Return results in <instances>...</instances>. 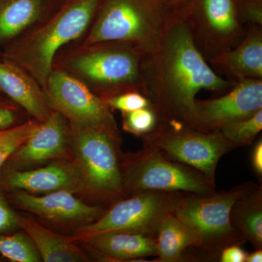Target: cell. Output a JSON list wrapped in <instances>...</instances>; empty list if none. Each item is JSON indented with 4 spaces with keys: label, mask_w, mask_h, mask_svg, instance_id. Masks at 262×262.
Masks as SVG:
<instances>
[{
    "label": "cell",
    "mask_w": 262,
    "mask_h": 262,
    "mask_svg": "<svg viewBox=\"0 0 262 262\" xmlns=\"http://www.w3.org/2000/svg\"><path fill=\"white\" fill-rule=\"evenodd\" d=\"M185 192L142 191L111 205L99 219L70 236L76 243L106 232L142 234L155 239L165 219L175 211Z\"/></svg>",
    "instance_id": "8"
},
{
    "label": "cell",
    "mask_w": 262,
    "mask_h": 262,
    "mask_svg": "<svg viewBox=\"0 0 262 262\" xmlns=\"http://www.w3.org/2000/svg\"><path fill=\"white\" fill-rule=\"evenodd\" d=\"M232 227L255 249H262V187L256 184L234 203L230 213Z\"/></svg>",
    "instance_id": "20"
},
{
    "label": "cell",
    "mask_w": 262,
    "mask_h": 262,
    "mask_svg": "<svg viewBox=\"0 0 262 262\" xmlns=\"http://www.w3.org/2000/svg\"><path fill=\"white\" fill-rule=\"evenodd\" d=\"M262 249H255L253 252L248 253L246 262H261Z\"/></svg>",
    "instance_id": "34"
},
{
    "label": "cell",
    "mask_w": 262,
    "mask_h": 262,
    "mask_svg": "<svg viewBox=\"0 0 262 262\" xmlns=\"http://www.w3.org/2000/svg\"><path fill=\"white\" fill-rule=\"evenodd\" d=\"M18 213L13 211L5 193L0 191V234H10L20 229Z\"/></svg>",
    "instance_id": "29"
},
{
    "label": "cell",
    "mask_w": 262,
    "mask_h": 262,
    "mask_svg": "<svg viewBox=\"0 0 262 262\" xmlns=\"http://www.w3.org/2000/svg\"><path fill=\"white\" fill-rule=\"evenodd\" d=\"M171 16L162 0H105L84 45L120 43L145 54Z\"/></svg>",
    "instance_id": "3"
},
{
    "label": "cell",
    "mask_w": 262,
    "mask_h": 262,
    "mask_svg": "<svg viewBox=\"0 0 262 262\" xmlns=\"http://www.w3.org/2000/svg\"><path fill=\"white\" fill-rule=\"evenodd\" d=\"M58 190L83 192L80 170L74 160H54L34 170H0V191L49 193Z\"/></svg>",
    "instance_id": "15"
},
{
    "label": "cell",
    "mask_w": 262,
    "mask_h": 262,
    "mask_svg": "<svg viewBox=\"0 0 262 262\" xmlns=\"http://www.w3.org/2000/svg\"><path fill=\"white\" fill-rule=\"evenodd\" d=\"M142 91L158 122H181L200 91L227 93L233 82L213 70L193 39L184 19L172 15L154 48L143 55Z\"/></svg>",
    "instance_id": "1"
},
{
    "label": "cell",
    "mask_w": 262,
    "mask_h": 262,
    "mask_svg": "<svg viewBox=\"0 0 262 262\" xmlns=\"http://www.w3.org/2000/svg\"><path fill=\"white\" fill-rule=\"evenodd\" d=\"M20 229L30 237L43 261H89L90 258L71 237L53 232L33 219L19 215Z\"/></svg>",
    "instance_id": "19"
},
{
    "label": "cell",
    "mask_w": 262,
    "mask_h": 262,
    "mask_svg": "<svg viewBox=\"0 0 262 262\" xmlns=\"http://www.w3.org/2000/svg\"><path fill=\"white\" fill-rule=\"evenodd\" d=\"M262 27L248 26L241 42L208 62L216 73L234 84L248 79L262 80Z\"/></svg>",
    "instance_id": "16"
},
{
    "label": "cell",
    "mask_w": 262,
    "mask_h": 262,
    "mask_svg": "<svg viewBox=\"0 0 262 262\" xmlns=\"http://www.w3.org/2000/svg\"><path fill=\"white\" fill-rule=\"evenodd\" d=\"M251 165L258 177H262V140L258 139L251 153Z\"/></svg>",
    "instance_id": "32"
},
{
    "label": "cell",
    "mask_w": 262,
    "mask_h": 262,
    "mask_svg": "<svg viewBox=\"0 0 262 262\" xmlns=\"http://www.w3.org/2000/svg\"><path fill=\"white\" fill-rule=\"evenodd\" d=\"M261 108L262 80L248 79L237 82L224 96L196 99L182 122L202 132H212Z\"/></svg>",
    "instance_id": "12"
},
{
    "label": "cell",
    "mask_w": 262,
    "mask_h": 262,
    "mask_svg": "<svg viewBox=\"0 0 262 262\" xmlns=\"http://www.w3.org/2000/svg\"><path fill=\"white\" fill-rule=\"evenodd\" d=\"M247 254L241 245H231L222 250L219 259L221 262H246Z\"/></svg>",
    "instance_id": "31"
},
{
    "label": "cell",
    "mask_w": 262,
    "mask_h": 262,
    "mask_svg": "<svg viewBox=\"0 0 262 262\" xmlns=\"http://www.w3.org/2000/svg\"><path fill=\"white\" fill-rule=\"evenodd\" d=\"M19 106L0 92V129L21 123Z\"/></svg>",
    "instance_id": "30"
},
{
    "label": "cell",
    "mask_w": 262,
    "mask_h": 262,
    "mask_svg": "<svg viewBox=\"0 0 262 262\" xmlns=\"http://www.w3.org/2000/svg\"><path fill=\"white\" fill-rule=\"evenodd\" d=\"M170 15L179 16L189 0H162Z\"/></svg>",
    "instance_id": "33"
},
{
    "label": "cell",
    "mask_w": 262,
    "mask_h": 262,
    "mask_svg": "<svg viewBox=\"0 0 262 262\" xmlns=\"http://www.w3.org/2000/svg\"><path fill=\"white\" fill-rule=\"evenodd\" d=\"M42 89L51 110L61 113L71 126L98 129L120 136L113 111L105 100L79 79L53 69Z\"/></svg>",
    "instance_id": "11"
},
{
    "label": "cell",
    "mask_w": 262,
    "mask_h": 262,
    "mask_svg": "<svg viewBox=\"0 0 262 262\" xmlns=\"http://www.w3.org/2000/svg\"><path fill=\"white\" fill-rule=\"evenodd\" d=\"M59 160H73L72 130L68 120L53 110L47 120L39 122L35 130L11 155L1 170H21Z\"/></svg>",
    "instance_id": "13"
},
{
    "label": "cell",
    "mask_w": 262,
    "mask_h": 262,
    "mask_svg": "<svg viewBox=\"0 0 262 262\" xmlns=\"http://www.w3.org/2000/svg\"><path fill=\"white\" fill-rule=\"evenodd\" d=\"M141 138L143 147L192 167L213 183L221 158L236 149L220 130L202 132L181 122H158L154 130Z\"/></svg>",
    "instance_id": "9"
},
{
    "label": "cell",
    "mask_w": 262,
    "mask_h": 262,
    "mask_svg": "<svg viewBox=\"0 0 262 262\" xmlns=\"http://www.w3.org/2000/svg\"><path fill=\"white\" fill-rule=\"evenodd\" d=\"M71 58L68 67L92 86L103 99L127 92L142 91L141 64L144 54L120 43L86 46Z\"/></svg>",
    "instance_id": "7"
},
{
    "label": "cell",
    "mask_w": 262,
    "mask_h": 262,
    "mask_svg": "<svg viewBox=\"0 0 262 262\" xmlns=\"http://www.w3.org/2000/svg\"><path fill=\"white\" fill-rule=\"evenodd\" d=\"M99 259L111 261H138L158 254L155 239L142 234L106 232L82 241Z\"/></svg>",
    "instance_id": "18"
},
{
    "label": "cell",
    "mask_w": 262,
    "mask_h": 262,
    "mask_svg": "<svg viewBox=\"0 0 262 262\" xmlns=\"http://www.w3.org/2000/svg\"><path fill=\"white\" fill-rule=\"evenodd\" d=\"M121 171L125 198L146 190L198 195L215 191V183L199 170L149 148L122 155Z\"/></svg>",
    "instance_id": "6"
},
{
    "label": "cell",
    "mask_w": 262,
    "mask_h": 262,
    "mask_svg": "<svg viewBox=\"0 0 262 262\" xmlns=\"http://www.w3.org/2000/svg\"><path fill=\"white\" fill-rule=\"evenodd\" d=\"M0 254L13 262L42 261L32 239L21 232L0 234Z\"/></svg>",
    "instance_id": "23"
},
{
    "label": "cell",
    "mask_w": 262,
    "mask_h": 262,
    "mask_svg": "<svg viewBox=\"0 0 262 262\" xmlns=\"http://www.w3.org/2000/svg\"><path fill=\"white\" fill-rule=\"evenodd\" d=\"M4 193L10 205L56 223L89 225L106 211L101 206L84 203L69 190L55 191L40 196L25 191Z\"/></svg>",
    "instance_id": "14"
},
{
    "label": "cell",
    "mask_w": 262,
    "mask_h": 262,
    "mask_svg": "<svg viewBox=\"0 0 262 262\" xmlns=\"http://www.w3.org/2000/svg\"><path fill=\"white\" fill-rule=\"evenodd\" d=\"M262 129V108L250 116L238 119L221 127L226 139L236 148L251 145Z\"/></svg>",
    "instance_id": "24"
},
{
    "label": "cell",
    "mask_w": 262,
    "mask_h": 262,
    "mask_svg": "<svg viewBox=\"0 0 262 262\" xmlns=\"http://www.w3.org/2000/svg\"><path fill=\"white\" fill-rule=\"evenodd\" d=\"M256 186L248 182L206 195L184 194L173 214L195 234L200 258H219L224 248L246 243L231 224V210L237 200Z\"/></svg>",
    "instance_id": "4"
},
{
    "label": "cell",
    "mask_w": 262,
    "mask_h": 262,
    "mask_svg": "<svg viewBox=\"0 0 262 262\" xmlns=\"http://www.w3.org/2000/svg\"><path fill=\"white\" fill-rule=\"evenodd\" d=\"M160 262L184 261L189 248L196 249L198 241L195 234L173 213L163 221L155 237Z\"/></svg>",
    "instance_id": "21"
},
{
    "label": "cell",
    "mask_w": 262,
    "mask_h": 262,
    "mask_svg": "<svg viewBox=\"0 0 262 262\" xmlns=\"http://www.w3.org/2000/svg\"><path fill=\"white\" fill-rule=\"evenodd\" d=\"M179 17L208 62L237 46L246 32L234 0H189Z\"/></svg>",
    "instance_id": "10"
},
{
    "label": "cell",
    "mask_w": 262,
    "mask_h": 262,
    "mask_svg": "<svg viewBox=\"0 0 262 262\" xmlns=\"http://www.w3.org/2000/svg\"><path fill=\"white\" fill-rule=\"evenodd\" d=\"M105 101L112 111L119 110L121 113L151 107L149 99L139 91H127L106 98Z\"/></svg>",
    "instance_id": "27"
},
{
    "label": "cell",
    "mask_w": 262,
    "mask_h": 262,
    "mask_svg": "<svg viewBox=\"0 0 262 262\" xmlns=\"http://www.w3.org/2000/svg\"><path fill=\"white\" fill-rule=\"evenodd\" d=\"M99 3L100 0H76L27 37L10 43L3 59L28 72L43 89L57 52L85 32Z\"/></svg>",
    "instance_id": "2"
},
{
    "label": "cell",
    "mask_w": 262,
    "mask_h": 262,
    "mask_svg": "<svg viewBox=\"0 0 262 262\" xmlns=\"http://www.w3.org/2000/svg\"><path fill=\"white\" fill-rule=\"evenodd\" d=\"M39 122L28 120L7 128L0 129V170L19 146L35 130Z\"/></svg>",
    "instance_id": "25"
},
{
    "label": "cell",
    "mask_w": 262,
    "mask_h": 262,
    "mask_svg": "<svg viewBox=\"0 0 262 262\" xmlns=\"http://www.w3.org/2000/svg\"><path fill=\"white\" fill-rule=\"evenodd\" d=\"M42 8V0H2L0 46L8 44L37 22Z\"/></svg>",
    "instance_id": "22"
},
{
    "label": "cell",
    "mask_w": 262,
    "mask_h": 262,
    "mask_svg": "<svg viewBox=\"0 0 262 262\" xmlns=\"http://www.w3.org/2000/svg\"><path fill=\"white\" fill-rule=\"evenodd\" d=\"M70 127L73 160L80 170L82 193L110 206L125 198L121 136L98 129Z\"/></svg>",
    "instance_id": "5"
},
{
    "label": "cell",
    "mask_w": 262,
    "mask_h": 262,
    "mask_svg": "<svg viewBox=\"0 0 262 262\" xmlns=\"http://www.w3.org/2000/svg\"><path fill=\"white\" fill-rule=\"evenodd\" d=\"M234 1H239V0H234Z\"/></svg>",
    "instance_id": "35"
},
{
    "label": "cell",
    "mask_w": 262,
    "mask_h": 262,
    "mask_svg": "<svg viewBox=\"0 0 262 262\" xmlns=\"http://www.w3.org/2000/svg\"><path fill=\"white\" fill-rule=\"evenodd\" d=\"M235 2L238 3L236 6L239 18L244 25L262 27L261 0H239Z\"/></svg>",
    "instance_id": "28"
},
{
    "label": "cell",
    "mask_w": 262,
    "mask_h": 262,
    "mask_svg": "<svg viewBox=\"0 0 262 262\" xmlns=\"http://www.w3.org/2000/svg\"><path fill=\"white\" fill-rule=\"evenodd\" d=\"M122 115L123 130L137 137L149 134L155 130L158 123L157 114L151 107L122 113Z\"/></svg>",
    "instance_id": "26"
},
{
    "label": "cell",
    "mask_w": 262,
    "mask_h": 262,
    "mask_svg": "<svg viewBox=\"0 0 262 262\" xmlns=\"http://www.w3.org/2000/svg\"><path fill=\"white\" fill-rule=\"evenodd\" d=\"M0 92L38 122L46 121L53 111L37 81L23 69L5 59L0 61Z\"/></svg>",
    "instance_id": "17"
}]
</instances>
